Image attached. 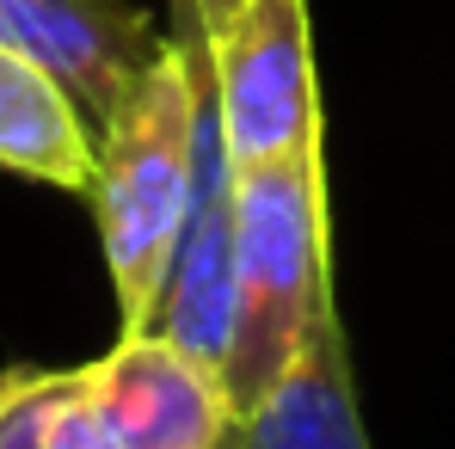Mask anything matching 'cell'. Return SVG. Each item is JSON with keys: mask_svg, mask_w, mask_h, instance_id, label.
I'll use <instances>...</instances> for the list:
<instances>
[{"mask_svg": "<svg viewBox=\"0 0 455 449\" xmlns=\"http://www.w3.org/2000/svg\"><path fill=\"white\" fill-rule=\"evenodd\" d=\"M210 105V50L204 31L166 37L124 105L99 124V172H92V216L99 253L117 290L124 333H148L179 234L197 191V136Z\"/></svg>", "mask_w": 455, "mask_h": 449, "instance_id": "cell-1", "label": "cell"}, {"mask_svg": "<svg viewBox=\"0 0 455 449\" xmlns=\"http://www.w3.org/2000/svg\"><path fill=\"white\" fill-rule=\"evenodd\" d=\"M234 413L271 394L302 339L339 308L332 296V234H326V148H302L271 166H234Z\"/></svg>", "mask_w": 455, "mask_h": 449, "instance_id": "cell-2", "label": "cell"}, {"mask_svg": "<svg viewBox=\"0 0 455 449\" xmlns=\"http://www.w3.org/2000/svg\"><path fill=\"white\" fill-rule=\"evenodd\" d=\"M216 117L234 166H271L320 148V80L307 0H240L204 37Z\"/></svg>", "mask_w": 455, "mask_h": 449, "instance_id": "cell-3", "label": "cell"}, {"mask_svg": "<svg viewBox=\"0 0 455 449\" xmlns=\"http://www.w3.org/2000/svg\"><path fill=\"white\" fill-rule=\"evenodd\" d=\"M86 370L111 449H234L228 375L166 333H124Z\"/></svg>", "mask_w": 455, "mask_h": 449, "instance_id": "cell-4", "label": "cell"}, {"mask_svg": "<svg viewBox=\"0 0 455 449\" xmlns=\"http://www.w3.org/2000/svg\"><path fill=\"white\" fill-rule=\"evenodd\" d=\"M234 308H240V277H234V160H228L216 86H210L204 136H197V191H191V216H185V234H179V253H172V271H166V290H160L148 333H166L172 345H185L204 364L228 370Z\"/></svg>", "mask_w": 455, "mask_h": 449, "instance_id": "cell-5", "label": "cell"}, {"mask_svg": "<svg viewBox=\"0 0 455 449\" xmlns=\"http://www.w3.org/2000/svg\"><path fill=\"white\" fill-rule=\"evenodd\" d=\"M0 44L50 68L80 111L105 124L166 37L130 0H0Z\"/></svg>", "mask_w": 455, "mask_h": 449, "instance_id": "cell-6", "label": "cell"}, {"mask_svg": "<svg viewBox=\"0 0 455 449\" xmlns=\"http://www.w3.org/2000/svg\"><path fill=\"white\" fill-rule=\"evenodd\" d=\"M234 449H370L339 308L302 339V351L252 406V419H240Z\"/></svg>", "mask_w": 455, "mask_h": 449, "instance_id": "cell-7", "label": "cell"}, {"mask_svg": "<svg viewBox=\"0 0 455 449\" xmlns=\"http://www.w3.org/2000/svg\"><path fill=\"white\" fill-rule=\"evenodd\" d=\"M0 166L62 191H92L99 172V142L75 92L12 44H0Z\"/></svg>", "mask_w": 455, "mask_h": 449, "instance_id": "cell-8", "label": "cell"}, {"mask_svg": "<svg viewBox=\"0 0 455 449\" xmlns=\"http://www.w3.org/2000/svg\"><path fill=\"white\" fill-rule=\"evenodd\" d=\"M0 449H111L92 370H0Z\"/></svg>", "mask_w": 455, "mask_h": 449, "instance_id": "cell-9", "label": "cell"}, {"mask_svg": "<svg viewBox=\"0 0 455 449\" xmlns=\"http://www.w3.org/2000/svg\"><path fill=\"white\" fill-rule=\"evenodd\" d=\"M185 6H191V25H197V31H204V37H210V31H216V25H222L228 12H234V6H240V0H185Z\"/></svg>", "mask_w": 455, "mask_h": 449, "instance_id": "cell-10", "label": "cell"}]
</instances>
